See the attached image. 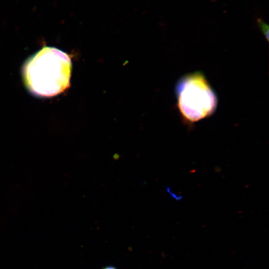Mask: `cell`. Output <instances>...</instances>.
<instances>
[{"label": "cell", "mask_w": 269, "mask_h": 269, "mask_svg": "<svg viewBox=\"0 0 269 269\" xmlns=\"http://www.w3.org/2000/svg\"><path fill=\"white\" fill-rule=\"evenodd\" d=\"M177 105L183 120L192 124L211 116L218 98L205 75L196 71L180 78L175 86Z\"/></svg>", "instance_id": "2"}, {"label": "cell", "mask_w": 269, "mask_h": 269, "mask_svg": "<svg viewBox=\"0 0 269 269\" xmlns=\"http://www.w3.org/2000/svg\"><path fill=\"white\" fill-rule=\"evenodd\" d=\"M257 23L260 29L262 30L263 34L268 39L269 37V26L261 18L257 19Z\"/></svg>", "instance_id": "3"}, {"label": "cell", "mask_w": 269, "mask_h": 269, "mask_svg": "<svg viewBox=\"0 0 269 269\" xmlns=\"http://www.w3.org/2000/svg\"><path fill=\"white\" fill-rule=\"evenodd\" d=\"M71 69V60L67 53L56 48L44 47L26 61L23 77L32 94L52 97L69 87Z\"/></svg>", "instance_id": "1"}, {"label": "cell", "mask_w": 269, "mask_h": 269, "mask_svg": "<svg viewBox=\"0 0 269 269\" xmlns=\"http://www.w3.org/2000/svg\"><path fill=\"white\" fill-rule=\"evenodd\" d=\"M102 269H117L113 267L109 266V267H105Z\"/></svg>", "instance_id": "4"}]
</instances>
